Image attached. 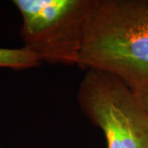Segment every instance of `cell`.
<instances>
[{
    "label": "cell",
    "instance_id": "cell-1",
    "mask_svg": "<svg viewBox=\"0 0 148 148\" xmlns=\"http://www.w3.org/2000/svg\"><path fill=\"white\" fill-rule=\"evenodd\" d=\"M80 68L110 73L130 88L148 83V0H94Z\"/></svg>",
    "mask_w": 148,
    "mask_h": 148
},
{
    "label": "cell",
    "instance_id": "cell-2",
    "mask_svg": "<svg viewBox=\"0 0 148 148\" xmlns=\"http://www.w3.org/2000/svg\"><path fill=\"white\" fill-rule=\"evenodd\" d=\"M94 0H14L23 48L41 63L78 65Z\"/></svg>",
    "mask_w": 148,
    "mask_h": 148
},
{
    "label": "cell",
    "instance_id": "cell-3",
    "mask_svg": "<svg viewBox=\"0 0 148 148\" xmlns=\"http://www.w3.org/2000/svg\"><path fill=\"white\" fill-rule=\"evenodd\" d=\"M77 101L85 116L103 132L107 148H148V115L117 77L87 69Z\"/></svg>",
    "mask_w": 148,
    "mask_h": 148
},
{
    "label": "cell",
    "instance_id": "cell-4",
    "mask_svg": "<svg viewBox=\"0 0 148 148\" xmlns=\"http://www.w3.org/2000/svg\"><path fill=\"white\" fill-rule=\"evenodd\" d=\"M41 61L36 54L25 48H0V68L25 70L39 66Z\"/></svg>",
    "mask_w": 148,
    "mask_h": 148
},
{
    "label": "cell",
    "instance_id": "cell-5",
    "mask_svg": "<svg viewBox=\"0 0 148 148\" xmlns=\"http://www.w3.org/2000/svg\"><path fill=\"white\" fill-rule=\"evenodd\" d=\"M130 89L136 101L148 115V83Z\"/></svg>",
    "mask_w": 148,
    "mask_h": 148
},
{
    "label": "cell",
    "instance_id": "cell-6",
    "mask_svg": "<svg viewBox=\"0 0 148 148\" xmlns=\"http://www.w3.org/2000/svg\"><path fill=\"white\" fill-rule=\"evenodd\" d=\"M0 148H2V147H1V146H0Z\"/></svg>",
    "mask_w": 148,
    "mask_h": 148
}]
</instances>
